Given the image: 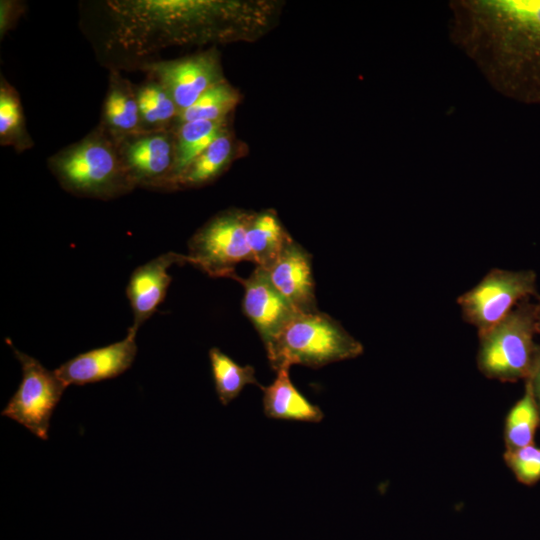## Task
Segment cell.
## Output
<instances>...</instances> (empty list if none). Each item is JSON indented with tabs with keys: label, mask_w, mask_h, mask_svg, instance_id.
<instances>
[{
	"label": "cell",
	"mask_w": 540,
	"mask_h": 540,
	"mask_svg": "<svg viewBox=\"0 0 540 540\" xmlns=\"http://www.w3.org/2000/svg\"><path fill=\"white\" fill-rule=\"evenodd\" d=\"M47 164L60 186L79 197L109 200L136 188L117 143L98 126L50 156Z\"/></svg>",
	"instance_id": "3957f363"
},
{
	"label": "cell",
	"mask_w": 540,
	"mask_h": 540,
	"mask_svg": "<svg viewBox=\"0 0 540 540\" xmlns=\"http://www.w3.org/2000/svg\"><path fill=\"white\" fill-rule=\"evenodd\" d=\"M140 68L168 90L179 112L190 107L206 90L224 81L215 49L179 59L149 61Z\"/></svg>",
	"instance_id": "9c48e42d"
},
{
	"label": "cell",
	"mask_w": 540,
	"mask_h": 540,
	"mask_svg": "<svg viewBox=\"0 0 540 540\" xmlns=\"http://www.w3.org/2000/svg\"><path fill=\"white\" fill-rule=\"evenodd\" d=\"M104 8L107 50L132 60L168 46L224 38V25L242 12L238 2L206 0H112Z\"/></svg>",
	"instance_id": "7a4b0ae2"
},
{
	"label": "cell",
	"mask_w": 540,
	"mask_h": 540,
	"mask_svg": "<svg viewBox=\"0 0 540 540\" xmlns=\"http://www.w3.org/2000/svg\"><path fill=\"white\" fill-rule=\"evenodd\" d=\"M289 368L278 369L276 378L269 386H260L265 415L274 419L320 422L324 417L323 412L294 386L289 377Z\"/></svg>",
	"instance_id": "2e32d148"
},
{
	"label": "cell",
	"mask_w": 540,
	"mask_h": 540,
	"mask_svg": "<svg viewBox=\"0 0 540 540\" xmlns=\"http://www.w3.org/2000/svg\"><path fill=\"white\" fill-rule=\"evenodd\" d=\"M535 271L493 268L457 298L463 319L478 335L501 322L520 302L537 297Z\"/></svg>",
	"instance_id": "52a82bcc"
},
{
	"label": "cell",
	"mask_w": 540,
	"mask_h": 540,
	"mask_svg": "<svg viewBox=\"0 0 540 540\" xmlns=\"http://www.w3.org/2000/svg\"><path fill=\"white\" fill-rule=\"evenodd\" d=\"M21 364L22 380L1 415L23 425L42 440L48 439L52 414L67 386L55 371L17 350L7 340Z\"/></svg>",
	"instance_id": "ba28073f"
},
{
	"label": "cell",
	"mask_w": 540,
	"mask_h": 540,
	"mask_svg": "<svg viewBox=\"0 0 540 540\" xmlns=\"http://www.w3.org/2000/svg\"><path fill=\"white\" fill-rule=\"evenodd\" d=\"M540 426V413L531 385L525 380L523 396L508 411L503 430L505 450L534 444Z\"/></svg>",
	"instance_id": "44dd1931"
},
{
	"label": "cell",
	"mask_w": 540,
	"mask_h": 540,
	"mask_svg": "<svg viewBox=\"0 0 540 540\" xmlns=\"http://www.w3.org/2000/svg\"><path fill=\"white\" fill-rule=\"evenodd\" d=\"M291 238L275 212L250 214L247 242L257 266L268 269Z\"/></svg>",
	"instance_id": "ac0fdd59"
},
{
	"label": "cell",
	"mask_w": 540,
	"mask_h": 540,
	"mask_svg": "<svg viewBox=\"0 0 540 540\" xmlns=\"http://www.w3.org/2000/svg\"><path fill=\"white\" fill-rule=\"evenodd\" d=\"M142 132L173 129L179 109L168 90L149 76L136 86Z\"/></svg>",
	"instance_id": "d6986e66"
},
{
	"label": "cell",
	"mask_w": 540,
	"mask_h": 540,
	"mask_svg": "<svg viewBox=\"0 0 540 540\" xmlns=\"http://www.w3.org/2000/svg\"><path fill=\"white\" fill-rule=\"evenodd\" d=\"M530 299L520 302L501 322L478 335L477 367L485 377L501 382L529 377L540 345L534 340L536 302Z\"/></svg>",
	"instance_id": "5b68a950"
},
{
	"label": "cell",
	"mask_w": 540,
	"mask_h": 540,
	"mask_svg": "<svg viewBox=\"0 0 540 540\" xmlns=\"http://www.w3.org/2000/svg\"><path fill=\"white\" fill-rule=\"evenodd\" d=\"M536 332L540 335V296L536 299Z\"/></svg>",
	"instance_id": "83f0119b"
},
{
	"label": "cell",
	"mask_w": 540,
	"mask_h": 540,
	"mask_svg": "<svg viewBox=\"0 0 540 540\" xmlns=\"http://www.w3.org/2000/svg\"><path fill=\"white\" fill-rule=\"evenodd\" d=\"M249 218L246 212L227 210L207 221L188 242V264L210 277L234 279L237 264L253 262L247 242Z\"/></svg>",
	"instance_id": "8992f818"
},
{
	"label": "cell",
	"mask_w": 540,
	"mask_h": 540,
	"mask_svg": "<svg viewBox=\"0 0 540 540\" xmlns=\"http://www.w3.org/2000/svg\"><path fill=\"white\" fill-rule=\"evenodd\" d=\"M503 459L518 482L532 486L540 481V447L535 444L505 450Z\"/></svg>",
	"instance_id": "d4e9b609"
},
{
	"label": "cell",
	"mask_w": 540,
	"mask_h": 540,
	"mask_svg": "<svg viewBox=\"0 0 540 540\" xmlns=\"http://www.w3.org/2000/svg\"><path fill=\"white\" fill-rule=\"evenodd\" d=\"M25 11V4L20 1L1 0L0 36L3 38L10 31Z\"/></svg>",
	"instance_id": "484cf974"
},
{
	"label": "cell",
	"mask_w": 540,
	"mask_h": 540,
	"mask_svg": "<svg viewBox=\"0 0 540 540\" xmlns=\"http://www.w3.org/2000/svg\"><path fill=\"white\" fill-rule=\"evenodd\" d=\"M234 279L244 288L243 313L251 321L267 347L301 312H298L275 288L267 271L262 267L256 266L246 279L238 275Z\"/></svg>",
	"instance_id": "8fae6325"
},
{
	"label": "cell",
	"mask_w": 540,
	"mask_h": 540,
	"mask_svg": "<svg viewBox=\"0 0 540 540\" xmlns=\"http://www.w3.org/2000/svg\"><path fill=\"white\" fill-rule=\"evenodd\" d=\"M233 150V140L226 129L174 181L171 190L198 187L213 181L228 166Z\"/></svg>",
	"instance_id": "ffe728a7"
},
{
	"label": "cell",
	"mask_w": 540,
	"mask_h": 540,
	"mask_svg": "<svg viewBox=\"0 0 540 540\" xmlns=\"http://www.w3.org/2000/svg\"><path fill=\"white\" fill-rule=\"evenodd\" d=\"M265 348L275 371L295 364L320 368L364 351L338 321L319 311L298 313Z\"/></svg>",
	"instance_id": "277c9868"
},
{
	"label": "cell",
	"mask_w": 540,
	"mask_h": 540,
	"mask_svg": "<svg viewBox=\"0 0 540 540\" xmlns=\"http://www.w3.org/2000/svg\"><path fill=\"white\" fill-rule=\"evenodd\" d=\"M275 288L301 313L317 312L311 255L292 238L265 269Z\"/></svg>",
	"instance_id": "5bb4252c"
},
{
	"label": "cell",
	"mask_w": 540,
	"mask_h": 540,
	"mask_svg": "<svg viewBox=\"0 0 540 540\" xmlns=\"http://www.w3.org/2000/svg\"><path fill=\"white\" fill-rule=\"evenodd\" d=\"M209 359L215 390L224 406L238 397L246 385L261 386L255 377L253 366H240L216 347L209 350Z\"/></svg>",
	"instance_id": "603a6c76"
},
{
	"label": "cell",
	"mask_w": 540,
	"mask_h": 540,
	"mask_svg": "<svg viewBox=\"0 0 540 540\" xmlns=\"http://www.w3.org/2000/svg\"><path fill=\"white\" fill-rule=\"evenodd\" d=\"M238 102V92L224 80L206 90L190 107L179 112L176 124L226 119Z\"/></svg>",
	"instance_id": "cb8c5ba5"
},
{
	"label": "cell",
	"mask_w": 540,
	"mask_h": 540,
	"mask_svg": "<svg viewBox=\"0 0 540 540\" xmlns=\"http://www.w3.org/2000/svg\"><path fill=\"white\" fill-rule=\"evenodd\" d=\"M136 335L137 332L129 328L124 339L78 354L54 371L67 387L118 377L127 371L135 360Z\"/></svg>",
	"instance_id": "7c38bea8"
},
{
	"label": "cell",
	"mask_w": 540,
	"mask_h": 540,
	"mask_svg": "<svg viewBox=\"0 0 540 540\" xmlns=\"http://www.w3.org/2000/svg\"><path fill=\"white\" fill-rule=\"evenodd\" d=\"M529 381L534 398L536 400L539 413H540V345L538 352L531 370L529 377L526 379Z\"/></svg>",
	"instance_id": "4316f807"
},
{
	"label": "cell",
	"mask_w": 540,
	"mask_h": 540,
	"mask_svg": "<svg viewBox=\"0 0 540 540\" xmlns=\"http://www.w3.org/2000/svg\"><path fill=\"white\" fill-rule=\"evenodd\" d=\"M451 42L502 96L540 105V0H452Z\"/></svg>",
	"instance_id": "6da1fadb"
},
{
	"label": "cell",
	"mask_w": 540,
	"mask_h": 540,
	"mask_svg": "<svg viewBox=\"0 0 540 540\" xmlns=\"http://www.w3.org/2000/svg\"><path fill=\"white\" fill-rule=\"evenodd\" d=\"M226 129V119L197 120L176 124L174 127L175 162L166 189L171 190L174 181Z\"/></svg>",
	"instance_id": "e0dca14e"
},
{
	"label": "cell",
	"mask_w": 540,
	"mask_h": 540,
	"mask_svg": "<svg viewBox=\"0 0 540 540\" xmlns=\"http://www.w3.org/2000/svg\"><path fill=\"white\" fill-rule=\"evenodd\" d=\"M0 144L17 152L34 146L26 127L20 95L4 76L0 80Z\"/></svg>",
	"instance_id": "7402d4cb"
},
{
	"label": "cell",
	"mask_w": 540,
	"mask_h": 540,
	"mask_svg": "<svg viewBox=\"0 0 540 540\" xmlns=\"http://www.w3.org/2000/svg\"><path fill=\"white\" fill-rule=\"evenodd\" d=\"M174 264H188L187 256L175 252L161 254L132 272L126 287L133 314L130 329L137 332L164 301L172 280L168 269Z\"/></svg>",
	"instance_id": "4fadbf2b"
},
{
	"label": "cell",
	"mask_w": 540,
	"mask_h": 540,
	"mask_svg": "<svg viewBox=\"0 0 540 540\" xmlns=\"http://www.w3.org/2000/svg\"><path fill=\"white\" fill-rule=\"evenodd\" d=\"M98 127L117 144L142 132L136 85L111 68Z\"/></svg>",
	"instance_id": "9a60e30c"
},
{
	"label": "cell",
	"mask_w": 540,
	"mask_h": 540,
	"mask_svg": "<svg viewBox=\"0 0 540 540\" xmlns=\"http://www.w3.org/2000/svg\"><path fill=\"white\" fill-rule=\"evenodd\" d=\"M117 145L136 187L166 190L175 162L174 128L140 132Z\"/></svg>",
	"instance_id": "30bf717a"
}]
</instances>
